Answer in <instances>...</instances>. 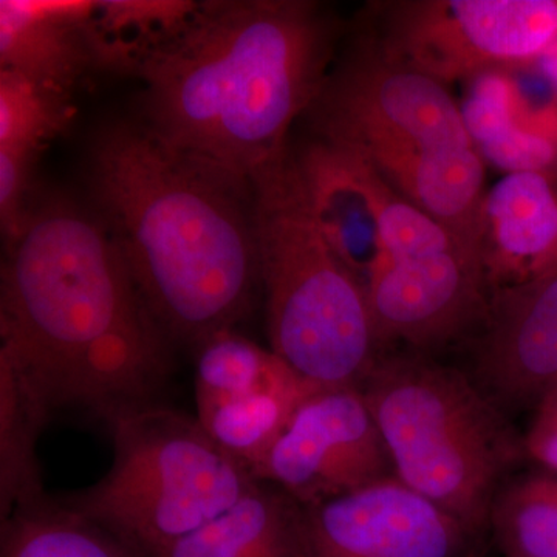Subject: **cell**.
Returning a JSON list of instances; mask_svg holds the SVG:
<instances>
[{"mask_svg": "<svg viewBox=\"0 0 557 557\" xmlns=\"http://www.w3.org/2000/svg\"><path fill=\"white\" fill-rule=\"evenodd\" d=\"M0 347L38 376L54 410L104 421L161 405L174 344L98 215L33 197L0 276Z\"/></svg>", "mask_w": 557, "mask_h": 557, "instance_id": "obj_1", "label": "cell"}, {"mask_svg": "<svg viewBox=\"0 0 557 557\" xmlns=\"http://www.w3.org/2000/svg\"><path fill=\"white\" fill-rule=\"evenodd\" d=\"M86 180L95 214L174 347L197 351L251 314L262 292L251 178L123 120L98 132Z\"/></svg>", "mask_w": 557, "mask_h": 557, "instance_id": "obj_2", "label": "cell"}, {"mask_svg": "<svg viewBox=\"0 0 557 557\" xmlns=\"http://www.w3.org/2000/svg\"><path fill=\"white\" fill-rule=\"evenodd\" d=\"M338 36L335 17L309 0L197 2L139 62V121L175 148L251 178L289 148Z\"/></svg>", "mask_w": 557, "mask_h": 557, "instance_id": "obj_3", "label": "cell"}, {"mask_svg": "<svg viewBox=\"0 0 557 557\" xmlns=\"http://www.w3.org/2000/svg\"><path fill=\"white\" fill-rule=\"evenodd\" d=\"M306 115L318 139L368 160L478 252L486 163L446 84L391 60L361 35L333 62Z\"/></svg>", "mask_w": 557, "mask_h": 557, "instance_id": "obj_4", "label": "cell"}, {"mask_svg": "<svg viewBox=\"0 0 557 557\" xmlns=\"http://www.w3.org/2000/svg\"><path fill=\"white\" fill-rule=\"evenodd\" d=\"M251 180L271 350L318 386L359 387L380 344L364 284L319 230L292 148Z\"/></svg>", "mask_w": 557, "mask_h": 557, "instance_id": "obj_5", "label": "cell"}, {"mask_svg": "<svg viewBox=\"0 0 557 557\" xmlns=\"http://www.w3.org/2000/svg\"><path fill=\"white\" fill-rule=\"evenodd\" d=\"M359 388L395 479L465 531L485 528L498 480L520 453L490 403L454 370L420 359H376Z\"/></svg>", "mask_w": 557, "mask_h": 557, "instance_id": "obj_6", "label": "cell"}, {"mask_svg": "<svg viewBox=\"0 0 557 557\" xmlns=\"http://www.w3.org/2000/svg\"><path fill=\"white\" fill-rule=\"evenodd\" d=\"M104 478L62 500L143 557H161L218 519L260 480L225 453L197 417L159 405L112 426Z\"/></svg>", "mask_w": 557, "mask_h": 557, "instance_id": "obj_7", "label": "cell"}, {"mask_svg": "<svg viewBox=\"0 0 557 557\" xmlns=\"http://www.w3.org/2000/svg\"><path fill=\"white\" fill-rule=\"evenodd\" d=\"M366 36L440 83L533 64L557 39V0H394L370 5Z\"/></svg>", "mask_w": 557, "mask_h": 557, "instance_id": "obj_8", "label": "cell"}, {"mask_svg": "<svg viewBox=\"0 0 557 557\" xmlns=\"http://www.w3.org/2000/svg\"><path fill=\"white\" fill-rule=\"evenodd\" d=\"M296 161L319 230L364 287L387 260L423 258L463 245L358 153L317 138L296 153Z\"/></svg>", "mask_w": 557, "mask_h": 557, "instance_id": "obj_9", "label": "cell"}, {"mask_svg": "<svg viewBox=\"0 0 557 557\" xmlns=\"http://www.w3.org/2000/svg\"><path fill=\"white\" fill-rule=\"evenodd\" d=\"M196 354L197 420L258 479L296 410L324 387L237 330L211 336Z\"/></svg>", "mask_w": 557, "mask_h": 557, "instance_id": "obj_10", "label": "cell"}, {"mask_svg": "<svg viewBox=\"0 0 557 557\" xmlns=\"http://www.w3.org/2000/svg\"><path fill=\"white\" fill-rule=\"evenodd\" d=\"M392 469L359 387L324 388L307 399L258 472L302 507H317L383 480Z\"/></svg>", "mask_w": 557, "mask_h": 557, "instance_id": "obj_11", "label": "cell"}, {"mask_svg": "<svg viewBox=\"0 0 557 557\" xmlns=\"http://www.w3.org/2000/svg\"><path fill=\"white\" fill-rule=\"evenodd\" d=\"M465 533L456 519L391 478L307 507L302 557H454Z\"/></svg>", "mask_w": 557, "mask_h": 557, "instance_id": "obj_12", "label": "cell"}, {"mask_svg": "<svg viewBox=\"0 0 557 557\" xmlns=\"http://www.w3.org/2000/svg\"><path fill=\"white\" fill-rule=\"evenodd\" d=\"M487 288L479 256L463 245L387 260L366 282L379 343L405 341L416 347L446 343L485 319Z\"/></svg>", "mask_w": 557, "mask_h": 557, "instance_id": "obj_13", "label": "cell"}, {"mask_svg": "<svg viewBox=\"0 0 557 557\" xmlns=\"http://www.w3.org/2000/svg\"><path fill=\"white\" fill-rule=\"evenodd\" d=\"M0 69L70 95L94 72H109L97 0H2Z\"/></svg>", "mask_w": 557, "mask_h": 557, "instance_id": "obj_14", "label": "cell"}, {"mask_svg": "<svg viewBox=\"0 0 557 557\" xmlns=\"http://www.w3.org/2000/svg\"><path fill=\"white\" fill-rule=\"evenodd\" d=\"M480 369L502 395L541 401L557 387V273L490 296Z\"/></svg>", "mask_w": 557, "mask_h": 557, "instance_id": "obj_15", "label": "cell"}, {"mask_svg": "<svg viewBox=\"0 0 557 557\" xmlns=\"http://www.w3.org/2000/svg\"><path fill=\"white\" fill-rule=\"evenodd\" d=\"M478 255L487 287H519L557 273V196L541 174H507L486 193Z\"/></svg>", "mask_w": 557, "mask_h": 557, "instance_id": "obj_16", "label": "cell"}, {"mask_svg": "<svg viewBox=\"0 0 557 557\" xmlns=\"http://www.w3.org/2000/svg\"><path fill=\"white\" fill-rule=\"evenodd\" d=\"M460 108L485 163L507 174L531 172L557 180L555 101L530 108L509 72H490L469 81Z\"/></svg>", "mask_w": 557, "mask_h": 557, "instance_id": "obj_17", "label": "cell"}, {"mask_svg": "<svg viewBox=\"0 0 557 557\" xmlns=\"http://www.w3.org/2000/svg\"><path fill=\"white\" fill-rule=\"evenodd\" d=\"M306 508L260 482L218 519L161 557H302Z\"/></svg>", "mask_w": 557, "mask_h": 557, "instance_id": "obj_18", "label": "cell"}, {"mask_svg": "<svg viewBox=\"0 0 557 557\" xmlns=\"http://www.w3.org/2000/svg\"><path fill=\"white\" fill-rule=\"evenodd\" d=\"M54 412L38 376L0 347V520L47 496L38 442Z\"/></svg>", "mask_w": 557, "mask_h": 557, "instance_id": "obj_19", "label": "cell"}, {"mask_svg": "<svg viewBox=\"0 0 557 557\" xmlns=\"http://www.w3.org/2000/svg\"><path fill=\"white\" fill-rule=\"evenodd\" d=\"M0 557H143L108 528L49 494L0 520Z\"/></svg>", "mask_w": 557, "mask_h": 557, "instance_id": "obj_20", "label": "cell"}, {"mask_svg": "<svg viewBox=\"0 0 557 557\" xmlns=\"http://www.w3.org/2000/svg\"><path fill=\"white\" fill-rule=\"evenodd\" d=\"M509 557H557V475H528L496 497L491 520Z\"/></svg>", "mask_w": 557, "mask_h": 557, "instance_id": "obj_21", "label": "cell"}, {"mask_svg": "<svg viewBox=\"0 0 557 557\" xmlns=\"http://www.w3.org/2000/svg\"><path fill=\"white\" fill-rule=\"evenodd\" d=\"M75 119L72 97L0 69V149L44 148Z\"/></svg>", "mask_w": 557, "mask_h": 557, "instance_id": "obj_22", "label": "cell"}, {"mask_svg": "<svg viewBox=\"0 0 557 557\" xmlns=\"http://www.w3.org/2000/svg\"><path fill=\"white\" fill-rule=\"evenodd\" d=\"M40 152L0 149V225L7 245L20 236L30 209L32 178Z\"/></svg>", "mask_w": 557, "mask_h": 557, "instance_id": "obj_23", "label": "cell"}, {"mask_svg": "<svg viewBox=\"0 0 557 557\" xmlns=\"http://www.w3.org/2000/svg\"><path fill=\"white\" fill-rule=\"evenodd\" d=\"M525 449L539 463L557 471V387L537 403Z\"/></svg>", "mask_w": 557, "mask_h": 557, "instance_id": "obj_24", "label": "cell"}, {"mask_svg": "<svg viewBox=\"0 0 557 557\" xmlns=\"http://www.w3.org/2000/svg\"><path fill=\"white\" fill-rule=\"evenodd\" d=\"M536 64L541 67L542 75L545 76V79L552 86L553 101L557 104V39L542 54L541 60Z\"/></svg>", "mask_w": 557, "mask_h": 557, "instance_id": "obj_25", "label": "cell"}]
</instances>
